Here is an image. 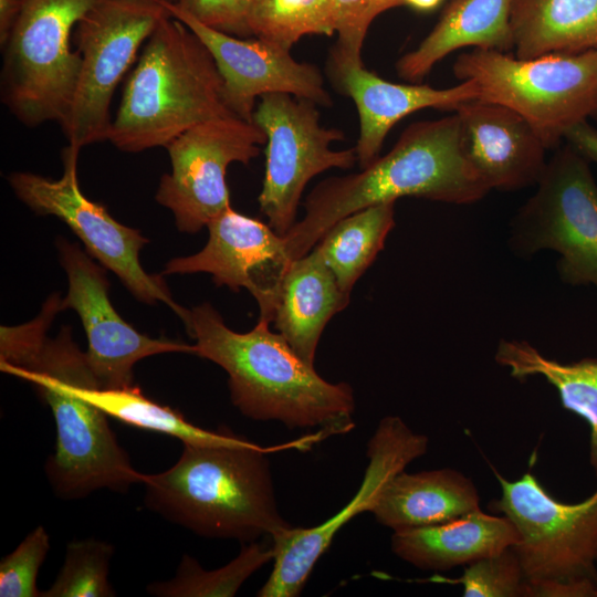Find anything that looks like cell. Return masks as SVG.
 Wrapping results in <instances>:
<instances>
[{"mask_svg":"<svg viewBox=\"0 0 597 597\" xmlns=\"http://www.w3.org/2000/svg\"><path fill=\"white\" fill-rule=\"evenodd\" d=\"M78 153L80 149L71 145L63 149L60 179L12 172L9 184L31 210L65 222L83 242L87 253L115 273L137 300L163 302L184 321L188 310L174 301L161 275L148 274L140 264L139 251L148 240L137 229L116 221L104 206L86 198L80 189Z\"/></svg>","mask_w":597,"mask_h":597,"instance_id":"obj_12","label":"cell"},{"mask_svg":"<svg viewBox=\"0 0 597 597\" xmlns=\"http://www.w3.org/2000/svg\"><path fill=\"white\" fill-rule=\"evenodd\" d=\"M328 433L282 446H193L169 469L143 474L144 504L165 520L207 538L254 542L293 526L282 517L268 454L286 448L307 450Z\"/></svg>","mask_w":597,"mask_h":597,"instance_id":"obj_4","label":"cell"},{"mask_svg":"<svg viewBox=\"0 0 597 597\" xmlns=\"http://www.w3.org/2000/svg\"><path fill=\"white\" fill-rule=\"evenodd\" d=\"M171 15L165 0H95L72 39L82 59L66 122L69 145L81 149L107 140L109 106L119 81L160 21Z\"/></svg>","mask_w":597,"mask_h":597,"instance_id":"obj_9","label":"cell"},{"mask_svg":"<svg viewBox=\"0 0 597 597\" xmlns=\"http://www.w3.org/2000/svg\"><path fill=\"white\" fill-rule=\"evenodd\" d=\"M453 73L476 83V100L522 115L547 149L576 124L597 118V49L532 59L473 49L457 57Z\"/></svg>","mask_w":597,"mask_h":597,"instance_id":"obj_7","label":"cell"},{"mask_svg":"<svg viewBox=\"0 0 597 597\" xmlns=\"http://www.w3.org/2000/svg\"><path fill=\"white\" fill-rule=\"evenodd\" d=\"M265 143V134L254 122L238 116L191 127L166 147L171 171L161 176L156 201L174 213L180 231H199L231 206L228 167L249 164Z\"/></svg>","mask_w":597,"mask_h":597,"instance_id":"obj_13","label":"cell"},{"mask_svg":"<svg viewBox=\"0 0 597 597\" xmlns=\"http://www.w3.org/2000/svg\"><path fill=\"white\" fill-rule=\"evenodd\" d=\"M60 311L61 298L53 294L31 322L2 325L0 370L34 385L51 408L56 442L45 474L56 496L77 500L101 489L125 492L142 483L144 473L133 467L107 416L80 395L81 386L100 385L70 327L55 338L46 335Z\"/></svg>","mask_w":597,"mask_h":597,"instance_id":"obj_1","label":"cell"},{"mask_svg":"<svg viewBox=\"0 0 597 597\" xmlns=\"http://www.w3.org/2000/svg\"><path fill=\"white\" fill-rule=\"evenodd\" d=\"M489 504L519 533L512 546L530 597H597V489L584 501L554 499L532 472L509 481Z\"/></svg>","mask_w":597,"mask_h":597,"instance_id":"obj_6","label":"cell"},{"mask_svg":"<svg viewBox=\"0 0 597 597\" xmlns=\"http://www.w3.org/2000/svg\"><path fill=\"white\" fill-rule=\"evenodd\" d=\"M395 226V201L373 205L334 223L315 248L334 273L341 289L350 294L370 266Z\"/></svg>","mask_w":597,"mask_h":597,"instance_id":"obj_27","label":"cell"},{"mask_svg":"<svg viewBox=\"0 0 597 597\" xmlns=\"http://www.w3.org/2000/svg\"><path fill=\"white\" fill-rule=\"evenodd\" d=\"M95 0H24L2 46L1 101L24 125L67 119L82 59L73 30Z\"/></svg>","mask_w":597,"mask_h":597,"instance_id":"obj_8","label":"cell"},{"mask_svg":"<svg viewBox=\"0 0 597 597\" xmlns=\"http://www.w3.org/2000/svg\"><path fill=\"white\" fill-rule=\"evenodd\" d=\"M596 562H597V559H596Z\"/></svg>","mask_w":597,"mask_h":597,"instance_id":"obj_39","label":"cell"},{"mask_svg":"<svg viewBox=\"0 0 597 597\" xmlns=\"http://www.w3.org/2000/svg\"><path fill=\"white\" fill-rule=\"evenodd\" d=\"M227 116L235 115L210 51L169 15L147 39L126 81L107 140L127 153L167 147L191 127Z\"/></svg>","mask_w":597,"mask_h":597,"instance_id":"obj_5","label":"cell"},{"mask_svg":"<svg viewBox=\"0 0 597 597\" xmlns=\"http://www.w3.org/2000/svg\"><path fill=\"white\" fill-rule=\"evenodd\" d=\"M517 541L519 533L506 516L479 509L447 523L394 532L390 546L412 566L438 572L467 566Z\"/></svg>","mask_w":597,"mask_h":597,"instance_id":"obj_20","label":"cell"},{"mask_svg":"<svg viewBox=\"0 0 597 597\" xmlns=\"http://www.w3.org/2000/svg\"><path fill=\"white\" fill-rule=\"evenodd\" d=\"M512 4L513 0H450L429 34L397 61L398 75L418 83L439 61L467 46L514 50Z\"/></svg>","mask_w":597,"mask_h":597,"instance_id":"obj_23","label":"cell"},{"mask_svg":"<svg viewBox=\"0 0 597 597\" xmlns=\"http://www.w3.org/2000/svg\"><path fill=\"white\" fill-rule=\"evenodd\" d=\"M405 6L404 0H333L337 41L331 59L360 64L363 44L373 21L383 12Z\"/></svg>","mask_w":597,"mask_h":597,"instance_id":"obj_32","label":"cell"},{"mask_svg":"<svg viewBox=\"0 0 597 597\" xmlns=\"http://www.w3.org/2000/svg\"><path fill=\"white\" fill-rule=\"evenodd\" d=\"M536 185L512 221V249L521 255L554 250L564 282L597 287V182L589 161L566 144Z\"/></svg>","mask_w":597,"mask_h":597,"instance_id":"obj_10","label":"cell"},{"mask_svg":"<svg viewBox=\"0 0 597 597\" xmlns=\"http://www.w3.org/2000/svg\"><path fill=\"white\" fill-rule=\"evenodd\" d=\"M171 17L186 24L208 48L223 80L224 95L231 112L253 122L255 101L265 94L286 93L332 106L320 69L296 61L290 50L258 38H239L218 31L165 0Z\"/></svg>","mask_w":597,"mask_h":597,"instance_id":"obj_16","label":"cell"},{"mask_svg":"<svg viewBox=\"0 0 597 597\" xmlns=\"http://www.w3.org/2000/svg\"><path fill=\"white\" fill-rule=\"evenodd\" d=\"M327 74L336 91L350 97L356 105L359 134L355 149L360 169L379 157L386 136L407 115L423 108L455 111L462 103L479 97V87L473 80L449 88L398 84L381 78L363 63L331 57Z\"/></svg>","mask_w":597,"mask_h":597,"instance_id":"obj_18","label":"cell"},{"mask_svg":"<svg viewBox=\"0 0 597 597\" xmlns=\"http://www.w3.org/2000/svg\"><path fill=\"white\" fill-rule=\"evenodd\" d=\"M332 270L314 247L293 260L283 277L272 322L297 356L314 366L327 322L349 303Z\"/></svg>","mask_w":597,"mask_h":597,"instance_id":"obj_21","label":"cell"},{"mask_svg":"<svg viewBox=\"0 0 597 597\" xmlns=\"http://www.w3.org/2000/svg\"><path fill=\"white\" fill-rule=\"evenodd\" d=\"M114 552L111 543L93 537L69 542L55 580L41 597L116 596L108 580Z\"/></svg>","mask_w":597,"mask_h":597,"instance_id":"obj_30","label":"cell"},{"mask_svg":"<svg viewBox=\"0 0 597 597\" xmlns=\"http://www.w3.org/2000/svg\"><path fill=\"white\" fill-rule=\"evenodd\" d=\"M184 323L196 341L195 355L228 374L231 401L244 417L277 420L290 429L322 427L329 434L354 427L352 387L322 378L269 322L259 320L253 329L238 333L203 303L187 311Z\"/></svg>","mask_w":597,"mask_h":597,"instance_id":"obj_2","label":"cell"},{"mask_svg":"<svg viewBox=\"0 0 597 597\" xmlns=\"http://www.w3.org/2000/svg\"><path fill=\"white\" fill-rule=\"evenodd\" d=\"M479 509L474 482L458 470L443 468L397 473L370 512L379 524L397 532L447 523Z\"/></svg>","mask_w":597,"mask_h":597,"instance_id":"obj_22","label":"cell"},{"mask_svg":"<svg viewBox=\"0 0 597 597\" xmlns=\"http://www.w3.org/2000/svg\"><path fill=\"white\" fill-rule=\"evenodd\" d=\"M78 392L106 416L132 427L174 437L182 444L218 447L253 443L228 428L220 431L202 429L188 421L178 410L147 398L136 386L107 389L86 384L78 388Z\"/></svg>","mask_w":597,"mask_h":597,"instance_id":"obj_26","label":"cell"},{"mask_svg":"<svg viewBox=\"0 0 597 597\" xmlns=\"http://www.w3.org/2000/svg\"><path fill=\"white\" fill-rule=\"evenodd\" d=\"M209 238L196 254L170 260L164 274L209 273L217 285L248 290L260 307L259 320L272 322L283 277L292 262L283 235L270 224L230 206L211 219Z\"/></svg>","mask_w":597,"mask_h":597,"instance_id":"obj_17","label":"cell"},{"mask_svg":"<svg viewBox=\"0 0 597 597\" xmlns=\"http://www.w3.org/2000/svg\"><path fill=\"white\" fill-rule=\"evenodd\" d=\"M454 112L465 156L490 189L516 190L538 182L547 148L522 115L480 100L464 102Z\"/></svg>","mask_w":597,"mask_h":597,"instance_id":"obj_19","label":"cell"},{"mask_svg":"<svg viewBox=\"0 0 597 597\" xmlns=\"http://www.w3.org/2000/svg\"><path fill=\"white\" fill-rule=\"evenodd\" d=\"M253 0H177L176 3L202 23L239 38L252 36L248 15Z\"/></svg>","mask_w":597,"mask_h":597,"instance_id":"obj_34","label":"cell"},{"mask_svg":"<svg viewBox=\"0 0 597 597\" xmlns=\"http://www.w3.org/2000/svg\"><path fill=\"white\" fill-rule=\"evenodd\" d=\"M490 190L465 156L454 112L410 124L385 156L362 171L318 184L306 197L304 217L283 239L293 261L307 254L338 220L366 207L401 197L468 205Z\"/></svg>","mask_w":597,"mask_h":597,"instance_id":"obj_3","label":"cell"},{"mask_svg":"<svg viewBox=\"0 0 597 597\" xmlns=\"http://www.w3.org/2000/svg\"><path fill=\"white\" fill-rule=\"evenodd\" d=\"M516 379L541 376L554 386L563 407L589 427V463L597 475V358L561 363L542 355L525 341L502 339L494 355Z\"/></svg>","mask_w":597,"mask_h":597,"instance_id":"obj_25","label":"cell"},{"mask_svg":"<svg viewBox=\"0 0 597 597\" xmlns=\"http://www.w3.org/2000/svg\"><path fill=\"white\" fill-rule=\"evenodd\" d=\"M170 1H174V2H176L177 0H170Z\"/></svg>","mask_w":597,"mask_h":597,"instance_id":"obj_38","label":"cell"},{"mask_svg":"<svg viewBox=\"0 0 597 597\" xmlns=\"http://www.w3.org/2000/svg\"><path fill=\"white\" fill-rule=\"evenodd\" d=\"M564 140L588 161L597 164V128L588 121L580 122L569 128Z\"/></svg>","mask_w":597,"mask_h":597,"instance_id":"obj_35","label":"cell"},{"mask_svg":"<svg viewBox=\"0 0 597 597\" xmlns=\"http://www.w3.org/2000/svg\"><path fill=\"white\" fill-rule=\"evenodd\" d=\"M50 535L39 525L0 562V597H41L39 570L50 551Z\"/></svg>","mask_w":597,"mask_h":597,"instance_id":"obj_33","label":"cell"},{"mask_svg":"<svg viewBox=\"0 0 597 597\" xmlns=\"http://www.w3.org/2000/svg\"><path fill=\"white\" fill-rule=\"evenodd\" d=\"M253 122L266 136L260 210L270 227L284 235L295 223L306 184L327 169L352 168L357 161L356 149H331L332 143L345 138L344 133L322 126L317 105L291 94L262 95Z\"/></svg>","mask_w":597,"mask_h":597,"instance_id":"obj_11","label":"cell"},{"mask_svg":"<svg viewBox=\"0 0 597 597\" xmlns=\"http://www.w3.org/2000/svg\"><path fill=\"white\" fill-rule=\"evenodd\" d=\"M515 56L597 49V0H513Z\"/></svg>","mask_w":597,"mask_h":597,"instance_id":"obj_24","label":"cell"},{"mask_svg":"<svg viewBox=\"0 0 597 597\" xmlns=\"http://www.w3.org/2000/svg\"><path fill=\"white\" fill-rule=\"evenodd\" d=\"M442 0H404L405 4L417 10L429 11L434 9Z\"/></svg>","mask_w":597,"mask_h":597,"instance_id":"obj_37","label":"cell"},{"mask_svg":"<svg viewBox=\"0 0 597 597\" xmlns=\"http://www.w3.org/2000/svg\"><path fill=\"white\" fill-rule=\"evenodd\" d=\"M433 580L460 584L464 597H530L528 585L512 546L464 566L459 578L437 577Z\"/></svg>","mask_w":597,"mask_h":597,"instance_id":"obj_31","label":"cell"},{"mask_svg":"<svg viewBox=\"0 0 597 597\" xmlns=\"http://www.w3.org/2000/svg\"><path fill=\"white\" fill-rule=\"evenodd\" d=\"M428 437L412 431L398 416L384 417L367 443L368 464L353 499L334 516L314 527H292L271 538L273 569L259 597H296L337 532L356 515L371 511L386 483L423 455Z\"/></svg>","mask_w":597,"mask_h":597,"instance_id":"obj_14","label":"cell"},{"mask_svg":"<svg viewBox=\"0 0 597 597\" xmlns=\"http://www.w3.org/2000/svg\"><path fill=\"white\" fill-rule=\"evenodd\" d=\"M248 27L252 36L291 50L304 35L335 33L333 0H253Z\"/></svg>","mask_w":597,"mask_h":597,"instance_id":"obj_29","label":"cell"},{"mask_svg":"<svg viewBox=\"0 0 597 597\" xmlns=\"http://www.w3.org/2000/svg\"><path fill=\"white\" fill-rule=\"evenodd\" d=\"M274 548L256 541L243 543L239 555L227 565L203 569L190 555H182L175 576L150 583L146 590L156 597H232L259 568L274 559Z\"/></svg>","mask_w":597,"mask_h":597,"instance_id":"obj_28","label":"cell"},{"mask_svg":"<svg viewBox=\"0 0 597 597\" xmlns=\"http://www.w3.org/2000/svg\"><path fill=\"white\" fill-rule=\"evenodd\" d=\"M57 245L69 280L61 310H74L82 321L88 341L86 358L100 388L133 386V367L143 358L167 353L195 355V345L137 332L112 305L105 271L76 244L61 239Z\"/></svg>","mask_w":597,"mask_h":597,"instance_id":"obj_15","label":"cell"},{"mask_svg":"<svg viewBox=\"0 0 597 597\" xmlns=\"http://www.w3.org/2000/svg\"><path fill=\"white\" fill-rule=\"evenodd\" d=\"M24 0H0V44L8 41L11 31L21 13Z\"/></svg>","mask_w":597,"mask_h":597,"instance_id":"obj_36","label":"cell"}]
</instances>
